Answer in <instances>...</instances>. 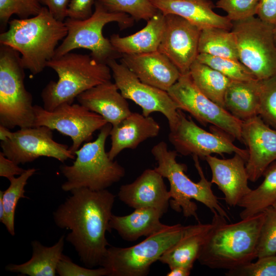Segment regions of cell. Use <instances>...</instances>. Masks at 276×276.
<instances>
[{
  "mask_svg": "<svg viewBox=\"0 0 276 276\" xmlns=\"http://www.w3.org/2000/svg\"><path fill=\"white\" fill-rule=\"evenodd\" d=\"M36 171L35 168L26 170L18 177H13L10 179L9 187L5 191H0L5 210V218L3 224L12 236L15 234L14 220L16 205L20 198H26L25 195V187L28 179Z\"/></svg>",
  "mask_w": 276,
  "mask_h": 276,
  "instance_id": "cell-32",
  "label": "cell"
},
{
  "mask_svg": "<svg viewBox=\"0 0 276 276\" xmlns=\"http://www.w3.org/2000/svg\"><path fill=\"white\" fill-rule=\"evenodd\" d=\"M273 35H274V41L276 44V25L274 26V29H273Z\"/></svg>",
  "mask_w": 276,
  "mask_h": 276,
  "instance_id": "cell-47",
  "label": "cell"
},
{
  "mask_svg": "<svg viewBox=\"0 0 276 276\" xmlns=\"http://www.w3.org/2000/svg\"><path fill=\"white\" fill-rule=\"evenodd\" d=\"M76 99L79 104L100 115L112 126L132 112L127 99L110 80L86 90Z\"/></svg>",
  "mask_w": 276,
  "mask_h": 276,
  "instance_id": "cell-21",
  "label": "cell"
},
{
  "mask_svg": "<svg viewBox=\"0 0 276 276\" xmlns=\"http://www.w3.org/2000/svg\"><path fill=\"white\" fill-rule=\"evenodd\" d=\"M96 0H71L67 9V17L74 19H85L93 14V6Z\"/></svg>",
  "mask_w": 276,
  "mask_h": 276,
  "instance_id": "cell-41",
  "label": "cell"
},
{
  "mask_svg": "<svg viewBox=\"0 0 276 276\" xmlns=\"http://www.w3.org/2000/svg\"><path fill=\"white\" fill-rule=\"evenodd\" d=\"M52 130L44 126L20 128L15 132L9 130L6 140L1 142L2 152L18 165L32 162L41 156L62 163L74 159L75 154L67 145L54 140Z\"/></svg>",
  "mask_w": 276,
  "mask_h": 276,
  "instance_id": "cell-14",
  "label": "cell"
},
{
  "mask_svg": "<svg viewBox=\"0 0 276 276\" xmlns=\"http://www.w3.org/2000/svg\"><path fill=\"white\" fill-rule=\"evenodd\" d=\"M262 182L240 201L243 209L240 213L243 219L264 212L276 201V160L264 171Z\"/></svg>",
  "mask_w": 276,
  "mask_h": 276,
  "instance_id": "cell-29",
  "label": "cell"
},
{
  "mask_svg": "<svg viewBox=\"0 0 276 276\" xmlns=\"http://www.w3.org/2000/svg\"><path fill=\"white\" fill-rule=\"evenodd\" d=\"M205 160L211 170V182L222 192L227 205L238 206L252 190L248 184L245 160L237 153L231 158L223 159L210 155Z\"/></svg>",
  "mask_w": 276,
  "mask_h": 276,
  "instance_id": "cell-19",
  "label": "cell"
},
{
  "mask_svg": "<svg viewBox=\"0 0 276 276\" xmlns=\"http://www.w3.org/2000/svg\"><path fill=\"white\" fill-rule=\"evenodd\" d=\"M120 58V62L141 81L167 91L181 75L173 62L158 51L139 54H123Z\"/></svg>",
  "mask_w": 276,
  "mask_h": 276,
  "instance_id": "cell-20",
  "label": "cell"
},
{
  "mask_svg": "<svg viewBox=\"0 0 276 276\" xmlns=\"http://www.w3.org/2000/svg\"><path fill=\"white\" fill-rule=\"evenodd\" d=\"M274 26L258 17L233 21L239 60L259 80L276 74V44Z\"/></svg>",
  "mask_w": 276,
  "mask_h": 276,
  "instance_id": "cell-10",
  "label": "cell"
},
{
  "mask_svg": "<svg viewBox=\"0 0 276 276\" xmlns=\"http://www.w3.org/2000/svg\"><path fill=\"white\" fill-rule=\"evenodd\" d=\"M189 74L198 89L209 99L224 108V97L231 79L197 59Z\"/></svg>",
  "mask_w": 276,
  "mask_h": 276,
  "instance_id": "cell-30",
  "label": "cell"
},
{
  "mask_svg": "<svg viewBox=\"0 0 276 276\" xmlns=\"http://www.w3.org/2000/svg\"><path fill=\"white\" fill-rule=\"evenodd\" d=\"M34 112L33 127L46 126L70 136L73 142L70 149L74 154L82 143L89 142L96 131L108 123L80 104L63 103L52 111L35 105Z\"/></svg>",
  "mask_w": 276,
  "mask_h": 276,
  "instance_id": "cell-12",
  "label": "cell"
},
{
  "mask_svg": "<svg viewBox=\"0 0 276 276\" xmlns=\"http://www.w3.org/2000/svg\"><path fill=\"white\" fill-rule=\"evenodd\" d=\"M260 80H231L225 92L224 108L243 122L258 116Z\"/></svg>",
  "mask_w": 276,
  "mask_h": 276,
  "instance_id": "cell-27",
  "label": "cell"
},
{
  "mask_svg": "<svg viewBox=\"0 0 276 276\" xmlns=\"http://www.w3.org/2000/svg\"><path fill=\"white\" fill-rule=\"evenodd\" d=\"M26 170L19 167L18 165L7 157L2 151L0 152V176L8 178L9 180L20 175Z\"/></svg>",
  "mask_w": 276,
  "mask_h": 276,
  "instance_id": "cell-44",
  "label": "cell"
},
{
  "mask_svg": "<svg viewBox=\"0 0 276 276\" xmlns=\"http://www.w3.org/2000/svg\"><path fill=\"white\" fill-rule=\"evenodd\" d=\"M151 152L157 162L154 169L169 182L170 205L173 210L178 213L182 212L185 217H193L199 222L197 206L192 200L194 199L205 205L213 214L217 213L229 220L212 191V183L205 178L198 156H192L200 176V180L195 182L185 173L187 166L177 162V151L169 150L166 142L160 141L153 146Z\"/></svg>",
  "mask_w": 276,
  "mask_h": 276,
  "instance_id": "cell-4",
  "label": "cell"
},
{
  "mask_svg": "<svg viewBox=\"0 0 276 276\" xmlns=\"http://www.w3.org/2000/svg\"><path fill=\"white\" fill-rule=\"evenodd\" d=\"M108 11L128 14L135 20H148L157 12L149 0H97Z\"/></svg>",
  "mask_w": 276,
  "mask_h": 276,
  "instance_id": "cell-34",
  "label": "cell"
},
{
  "mask_svg": "<svg viewBox=\"0 0 276 276\" xmlns=\"http://www.w3.org/2000/svg\"><path fill=\"white\" fill-rule=\"evenodd\" d=\"M258 116L266 124L276 130V74L260 80Z\"/></svg>",
  "mask_w": 276,
  "mask_h": 276,
  "instance_id": "cell-36",
  "label": "cell"
},
{
  "mask_svg": "<svg viewBox=\"0 0 276 276\" xmlns=\"http://www.w3.org/2000/svg\"><path fill=\"white\" fill-rule=\"evenodd\" d=\"M57 273L60 276H104L109 275L108 271L101 266L97 269L80 266L63 254L57 267Z\"/></svg>",
  "mask_w": 276,
  "mask_h": 276,
  "instance_id": "cell-40",
  "label": "cell"
},
{
  "mask_svg": "<svg viewBox=\"0 0 276 276\" xmlns=\"http://www.w3.org/2000/svg\"><path fill=\"white\" fill-rule=\"evenodd\" d=\"M42 6L46 7L56 19L64 21L67 17L69 0H37Z\"/></svg>",
  "mask_w": 276,
  "mask_h": 276,
  "instance_id": "cell-42",
  "label": "cell"
},
{
  "mask_svg": "<svg viewBox=\"0 0 276 276\" xmlns=\"http://www.w3.org/2000/svg\"><path fill=\"white\" fill-rule=\"evenodd\" d=\"M112 125L107 123L100 129L97 139L85 143L75 152L72 165H63L60 169L66 180L62 184L65 192L85 188L98 191L107 189L125 174L124 167L111 159L105 151V143Z\"/></svg>",
  "mask_w": 276,
  "mask_h": 276,
  "instance_id": "cell-6",
  "label": "cell"
},
{
  "mask_svg": "<svg viewBox=\"0 0 276 276\" xmlns=\"http://www.w3.org/2000/svg\"><path fill=\"white\" fill-rule=\"evenodd\" d=\"M47 67L58 77L57 81H50L41 93L43 108L49 111L63 103L72 104L81 93L111 78L109 66L90 55L69 52L53 58Z\"/></svg>",
  "mask_w": 276,
  "mask_h": 276,
  "instance_id": "cell-5",
  "label": "cell"
},
{
  "mask_svg": "<svg viewBox=\"0 0 276 276\" xmlns=\"http://www.w3.org/2000/svg\"><path fill=\"white\" fill-rule=\"evenodd\" d=\"M134 19L124 13L111 12L97 0L94 4L92 15L85 19L67 17L64 22L67 33L55 50L54 58L61 56L74 50L85 49L90 55L99 62L107 64L111 59L120 58L109 39L102 33L104 27L112 22L118 23L121 30L133 26Z\"/></svg>",
  "mask_w": 276,
  "mask_h": 276,
  "instance_id": "cell-7",
  "label": "cell"
},
{
  "mask_svg": "<svg viewBox=\"0 0 276 276\" xmlns=\"http://www.w3.org/2000/svg\"><path fill=\"white\" fill-rule=\"evenodd\" d=\"M120 200L134 209L153 208L167 213L171 196L164 177L154 169H147L132 182L121 186Z\"/></svg>",
  "mask_w": 276,
  "mask_h": 276,
  "instance_id": "cell-18",
  "label": "cell"
},
{
  "mask_svg": "<svg viewBox=\"0 0 276 276\" xmlns=\"http://www.w3.org/2000/svg\"><path fill=\"white\" fill-rule=\"evenodd\" d=\"M168 93L178 109L188 112L201 124H211L233 139L243 142L242 121L203 95L189 73L181 74Z\"/></svg>",
  "mask_w": 276,
  "mask_h": 276,
  "instance_id": "cell-11",
  "label": "cell"
},
{
  "mask_svg": "<svg viewBox=\"0 0 276 276\" xmlns=\"http://www.w3.org/2000/svg\"><path fill=\"white\" fill-rule=\"evenodd\" d=\"M201 31L182 17L165 15V28L158 51L165 55L181 74L189 73L197 59Z\"/></svg>",
  "mask_w": 276,
  "mask_h": 276,
  "instance_id": "cell-16",
  "label": "cell"
},
{
  "mask_svg": "<svg viewBox=\"0 0 276 276\" xmlns=\"http://www.w3.org/2000/svg\"><path fill=\"white\" fill-rule=\"evenodd\" d=\"M262 20L276 25V0H260L257 14Z\"/></svg>",
  "mask_w": 276,
  "mask_h": 276,
  "instance_id": "cell-43",
  "label": "cell"
},
{
  "mask_svg": "<svg viewBox=\"0 0 276 276\" xmlns=\"http://www.w3.org/2000/svg\"><path fill=\"white\" fill-rule=\"evenodd\" d=\"M192 268L185 266H176L170 269L167 276H188L190 274Z\"/></svg>",
  "mask_w": 276,
  "mask_h": 276,
  "instance_id": "cell-45",
  "label": "cell"
},
{
  "mask_svg": "<svg viewBox=\"0 0 276 276\" xmlns=\"http://www.w3.org/2000/svg\"><path fill=\"white\" fill-rule=\"evenodd\" d=\"M159 124L151 116L131 112L118 124L112 126L110 131L111 147L107 152L113 160L123 150L134 149L145 141L157 136L160 131Z\"/></svg>",
  "mask_w": 276,
  "mask_h": 276,
  "instance_id": "cell-23",
  "label": "cell"
},
{
  "mask_svg": "<svg viewBox=\"0 0 276 276\" xmlns=\"http://www.w3.org/2000/svg\"><path fill=\"white\" fill-rule=\"evenodd\" d=\"M264 212L257 246V259L276 255V209L271 206Z\"/></svg>",
  "mask_w": 276,
  "mask_h": 276,
  "instance_id": "cell-37",
  "label": "cell"
},
{
  "mask_svg": "<svg viewBox=\"0 0 276 276\" xmlns=\"http://www.w3.org/2000/svg\"><path fill=\"white\" fill-rule=\"evenodd\" d=\"M272 206L276 209V201L272 204Z\"/></svg>",
  "mask_w": 276,
  "mask_h": 276,
  "instance_id": "cell-48",
  "label": "cell"
},
{
  "mask_svg": "<svg viewBox=\"0 0 276 276\" xmlns=\"http://www.w3.org/2000/svg\"><path fill=\"white\" fill-rule=\"evenodd\" d=\"M214 223L198 224L186 226L180 239L166 251L158 261L167 264L170 269L176 266L193 268L198 259L205 239Z\"/></svg>",
  "mask_w": 276,
  "mask_h": 276,
  "instance_id": "cell-24",
  "label": "cell"
},
{
  "mask_svg": "<svg viewBox=\"0 0 276 276\" xmlns=\"http://www.w3.org/2000/svg\"><path fill=\"white\" fill-rule=\"evenodd\" d=\"M179 120L176 127L170 131L168 140L175 150L184 156L196 155L201 159L212 154L237 153L246 161L248 154L246 149L234 145L232 138L225 133L210 132L198 126L191 118L188 119L178 109Z\"/></svg>",
  "mask_w": 276,
  "mask_h": 276,
  "instance_id": "cell-15",
  "label": "cell"
},
{
  "mask_svg": "<svg viewBox=\"0 0 276 276\" xmlns=\"http://www.w3.org/2000/svg\"><path fill=\"white\" fill-rule=\"evenodd\" d=\"M198 52L199 54L239 60L235 35L231 30L223 28L202 29L199 40Z\"/></svg>",
  "mask_w": 276,
  "mask_h": 276,
  "instance_id": "cell-31",
  "label": "cell"
},
{
  "mask_svg": "<svg viewBox=\"0 0 276 276\" xmlns=\"http://www.w3.org/2000/svg\"><path fill=\"white\" fill-rule=\"evenodd\" d=\"M260 0H218L215 7L223 10L233 22L257 14Z\"/></svg>",
  "mask_w": 276,
  "mask_h": 276,
  "instance_id": "cell-38",
  "label": "cell"
},
{
  "mask_svg": "<svg viewBox=\"0 0 276 276\" xmlns=\"http://www.w3.org/2000/svg\"><path fill=\"white\" fill-rule=\"evenodd\" d=\"M164 15H178L200 29L219 28L231 30L233 22L215 13L211 0H149Z\"/></svg>",
  "mask_w": 276,
  "mask_h": 276,
  "instance_id": "cell-22",
  "label": "cell"
},
{
  "mask_svg": "<svg viewBox=\"0 0 276 276\" xmlns=\"http://www.w3.org/2000/svg\"><path fill=\"white\" fill-rule=\"evenodd\" d=\"M265 212L228 224L225 218L213 214V227L197 260L211 269L231 270L257 258V246Z\"/></svg>",
  "mask_w": 276,
  "mask_h": 276,
  "instance_id": "cell-2",
  "label": "cell"
},
{
  "mask_svg": "<svg viewBox=\"0 0 276 276\" xmlns=\"http://www.w3.org/2000/svg\"><path fill=\"white\" fill-rule=\"evenodd\" d=\"M65 236L62 235L53 246L47 247L39 241L31 242L32 256L31 259L21 264H10L5 269L29 276H55L57 267L63 254Z\"/></svg>",
  "mask_w": 276,
  "mask_h": 276,
  "instance_id": "cell-28",
  "label": "cell"
},
{
  "mask_svg": "<svg viewBox=\"0 0 276 276\" xmlns=\"http://www.w3.org/2000/svg\"><path fill=\"white\" fill-rule=\"evenodd\" d=\"M163 214L153 208L134 209L125 216L112 215L109 225L122 239L127 241H135L142 236L148 237L168 227L160 219Z\"/></svg>",
  "mask_w": 276,
  "mask_h": 276,
  "instance_id": "cell-26",
  "label": "cell"
},
{
  "mask_svg": "<svg viewBox=\"0 0 276 276\" xmlns=\"http://www.w3.org/2000/svg\"><path fill=\"white\" fill-rule=\"evenodd\" d=\"M72 195L53 213L56 225L70 232L65 237L87 267L100 266L109 244L115 195L107 189L95 191L81 188L71 190Z\"/></svg>",
  "mask_w": 276,
  "mask_h": 276,
  "instance_id": "cell-1",
  "label": "cell"
},
{
  "mask_svg": "<svg viewBox=\"0 0 276 276\" xmlns=\"http://www.w3.org/2000/svg\"><path fill=\"white\" fill-rule=\"evenodd\" d=\"M197 60L232 80L245 81L256 79L251 71L239 60L202 53L198 54Z\"/></svg>",
  "mask_w": 276,
  "mask_h": 276,
  "instance_id": "cell-33",
  "label": "cell"
},
{
  "mask_svg": "<svg viewBox=\"0 0 276 276\" xmlns=\"http://www.w3.org/2000/svg\"><path fill=\"white\" fill-rule=\"evenodd\" d=\"M186 227L181 224L168 225L132 246H110L100 266L105 267L110 276L147 275L151 265L180 239Z\"/></svg>",
  "mask_w": 276,
  "mask_h": 276,
  "instance_id": "cell-9",
  "label": "cell"
},
{
  "mask_svg": "<svg viewBox=\"0 0 276 276\" xmlns=\"http://www.w3.org/2000/svg\"><path fill=\"white\" fill-rule=\"evenodd\" d=\"M242 138L248 154L246 163L248 179L256 182L276 160V130L257 116L242 122Z\"/></svg>",
  "mask_w": 276,
  "mask_h": 276,
  "instance_id": "cell-17",
  "label": "cell"
},
{
  "mask_svg": "<svg viewBox=\"0 0 276 276\" xmlns=\"http://www.w3.org/2000/svg\"><path fill=\"white\" fill-rule=\"evenodd\" d=\"M107 64L114 83L125 98L141 107L145 116L160 112L167 119L170 131L175 128L179 120L178 109L168 91L142 82L116 59L109 60Z\"/></svg>",
  "mask_w": 276,
  "mask_h": 276,
  "instance_id": "cell-13",
  "label": "cell"
},
{
  "mask_svg": "<svg viewBox=\"0 0 276 276\" xmlns=\"http://www.w3.org/2000/svg\"><path fill=\"white\" fill-rule=\"evenodd\" d=\"M42 7L37 0H0L1 30L5 31L12 15L29 18L38 14Z\"/></svg>",
  "mask_w": 276,
  "mask_h": 276,
  "instance_id": "cell-35",
  "label": "cell"
},
{
  "mask_svg": "<svg viewBox=\"0 0 276 276\" xmlns=\"http://www.w3.org/2000/svg\"><path fill=\"white\" fill-rule=\"evenodd\" d=\"M227 276H276V255L258 258L237 269L227 270Z\"/></svg>",
  "mask_w": 276,
  "mask_h": 276,
  "instance_id": "cell-39",
  "label": "cell"
},
{
  "mask_svg": "<svg viewBox=\"0 0 276 276\" xmlns=\"http://www.w3.org/2000/svg\"><path fill=\"white\" fill-rule=\"evenodd\" d=\"M147 22L142 29L129 36L112 34L109 40L115 51L121 55L158 51L165 28V15L158 10Z\"/></svg>",
  "mask_w": 276,
  "mask_h": 276,
  "instance_id": "cell-25",
  "label": "cell"
},
{
  "mask_svg": "<svg viewBox=\"0 0 276 276\" xmlns=\"http://www.w3.org/2000/svg\"><path fill=\"white\" fill-rule=\"evenodd\" d=\"M5 218V210L2 197L0 196V221L3 223Z\"/></svg>",
  "mask_w": 276,
  "mask_h": 276,
  "instance_id": "cell-46",
  "label": "cell"
},
{
  "mask_svg": "<svg viewBox=\"0 0 276 276\" xmlns=\"http://www.w3.org/2000/svg\"><path fill=\"white\" fill-rule=\"evenodd\" d=\"M8 26L0 34V44L19 52L25 69L34 75L47 67L59 41L67 33L64 22L55 18L44 6L36 15L12 19Z\"/></svg>",
  "mask_w": 276,
  "mask_h": 276,
  "instance_id": "cell-3",
  "label": "cell"
},
{
  "mask_svg": "<svg viewBox=\"0 0 276 276\" xmlns=\"http://www.w3.org/2000/svg\"><path fill=\"white\" fill-rule=\"evenodd\" d=\"M25 68L19 53L0 46V125L8 129L34 126L32 94L25 86Z\"/></svg>",
  "mask_w": 276,
  "mask_h": 276,
  "instance_id": "cell-8",
  "label": "cell"
}]
</instances>
